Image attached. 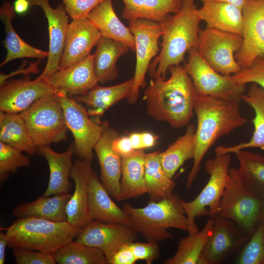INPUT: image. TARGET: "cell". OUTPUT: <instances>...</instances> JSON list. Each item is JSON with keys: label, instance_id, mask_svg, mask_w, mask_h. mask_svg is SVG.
<instances>
[{"label": "cell", "instance_id": "cell-1", "mask_svg": "<svg viewBox=\"0 0 264 264\" xmlns=\"http://www.w3.org/2000/svg\"><path fill=\"white\" fill-rule=\"evenodd\" d=\"M168 70L171 75L168 80L152 79L143 100L149 116L180 128L188 125L192 118L198 95L184 66H173Z\"/></svg>", "mask_w": 264, "mask_h": 264}, {"label": "cell", "instance_id": "cell-2", "mask_svg": "<svg viewBox=\"0 0 264 264\" xmlns=\"http://www.w3.org/2000/svg\"><path fill=\"white\" fill-rule=\"evenodd\" d=\"M241 101V98L197 96L194 106L197 117L195 151L193 165L187 179V189L191 188L198 176L202 159L214 143L247 122L240 111Z\"/></svg>", "mask_w": 264, "mask_h": 264}, {"label": "cell", "instance_id": "cell-3", "mask_svg": "<svg viewBox=\"0 0 264 264\" xmlns=\"http://www.w3.org/2000/svg\"><path fill=\"white\" fill-rule=\"evenodd\" d=\"M195 1L183 0L177 13L159 23L162 30L161 49L148 70L152 79H166L169 67L179 65L186 52L197 48L201 20Z\"/></svg>", "mask_w": 264, "mask_h": 264}, {"label": "cell", "instance_id": "cell-4", "mask_svg": "<svg viewBox=\"0 0 264 264\" xmlns=\"http://www.w3.org/2000/svg\"><path fill=\"white\" fill-rule=\"evenodd\" d=\"M181 200L173 193L159 201L150 200L144 207H135L125 203L122 208L129 215L131 227L137 234L147 242H159L174 237L169 228L188 232V219Z\"/></svg>", "mask_w": 264, "mask_h": 264}, {"label": "cell", "instance_id": "cell-5", "mask_svg": "<svg viewBox=\"0 0 264 264\" xmlns=\"http://www.w3.org/2000/svg\"><path fill=\"white\" fill-rule=\"evenodd\" d=\"M8 246L54 254L75 238L79 229L67 221L20 218L6 229Z\"/></svg>", "mask_w": 264, "mask_h": 264}, {"label": "cell", "instance_id": "cell-6", "mask_svg": "<svg viewBox=\"0 0 264 264\" xmlns=\"http://www.w3.org/2000/svg\"><path fill=\"white\" fill-rule=\"evenodd\" d=\"M228 172L227 182L219 206L218 216L234 222L250 238L261 222L264 200L246 187L238 168H229Z\"/></svg>", "mask_w": 264, "mask_h": 264}, {"label": "cell", "instance_id": "cell-7", "mask_svg": "<svg viewBox=\"0 0 264 264\" xmlns=\"http://www.w3.org/2000/svg\"><path fill=\"white\" fill-rule=\"evenodd\" d=\"M230 162L229 153L216 154L215 157L206 161L205 170L209 175L207 183L193 200H181L188 219V233L199 231L195 223L196 218L209 216L214 219L218 216L220 202L228 178Z\"/></svg>", "mask_w": 264, "mask_h": 264}, {"label": "cell", "instance_id": "cell-8", "mask_svg": "<svg viewBox=\"0 0 264 264\" xmlns=\"http://www.w3.org/2000/svg\"><path fill=\"white\" fill-rule=\"evenodd\" d=\"M20 113L38 148L66 139L68 128L56 92L38 99Z\"/></svg>", "mask_w": 264, "mask_h": 264}, {"label": "cell", "instance_id": "cell-9", "mask_svg": "<svg viewBox=\"0 0 264 264\" xmlns=\"http://www.w3.org/2000/svg\"><path fill=\"white\" fill-rule=\"evenodd\" d=\"M242 43L241 36L212 28L200 29L197 51L213 69L231 75L242 69L235 55Z\"/></svg>", "mask_w": 264, "mask_h": 264}, {"label": "cell", "instance_id": "cell-10", "mask_svg": "<svg viewBox=\"0 0 264 264\" xmlns=\"http://www.w3.org/2000/svg\"><path fill=\"white\" fill-rule=\"evenodd\" d=\"M62 107L65 120L74 139L75 154L91 161L95 145L104 130V123L92 120L83 104L61 92H56Z\"/></svg>", "mask_w": 264, "mask_h": 264}, {"label": "cell", "instance_id": "cell-11", "mask_svg": "<svg viewBox=\"0 0 264 264\" xmlns=\"http://www.w3.org/2000/svg\"><path fill=\"white\" fill-rule=\"evenodd\" d=\"M184 67L190 76L198 96H208L223 99L241 98L245 85L235 81L231 75L220 73L209 66L199 55L197 48L188 51Z\"/></svg>", "mask_w": 264, "mask_h": 264}, {"label": "cell", "instance_id": "cell-12", "mask_svg": "<svg viewBox=\"0 0 264 264\" xmlns=\"http://www.w3.org/2000/svg\"><path fill=\"white\" fill-rule=\"evenodd\" d=\"M128 27L134 38L136 64L133 87L128 99L130 103L134 104L140 88L146 86L145 76L151 61L160 51L158 40L162 30L158 22L147 19L129 20Z\"/></svg>", "mask_w": 264, "mask_h": 264}, {"label": "cell", "instance_id": "cell-13", "mask_svg": "<svg viewBox=\"0 0 264 264\" xmlns=\"http://www.w3.org/2000/svg\"><path fill=\"white\" fill-rule=\"evenodd\" d=\"M137 235L129 225L92 220L78 230L75 239L79 243L101 250L110 264L114 254L125 244L134 241Z\"/></svg>", "mask_w": 264, "mask_h": 264}, {"label": "cell", "instance_id": "cell-14", "mask_svg": "<svg viewBox=\"0 0 264 264\" xmlns=\"http://www.w3.org/2000/svg\"><path fill=\"white\" fill-rule=\"evenodd\" d=\"M242 11V43L235 58L246 68L257 58L264 60V0H246Z\"/></svg>", "mask_w": 264, "mask_h": 264}, {"label": "cell", "instance_id": "cell-15", "mask_svg": "<svg viewBox=\"0 0 264 264\" xmlns=\"http://www.w3.org/2000/svg\"><path fill=\"white\" fill-rule=\"evenodd\" d=\"M198 264L223 263L249 238L230 220L217 216Z\"/></svg>", "mask_w": 264, "mask_h": 264}, {"label": "cell", "instance_id": "cell-16", "mask_svg": "<svg viewBox=\"0 0 264 264\" xmlns=\"http://www.w3.org/2000/svg\"><path fill=\"white\" fill-rule=\"evenodd\" d=\"M31 6H38L44 12L48 22L49 50L47 63L41 75L37 78L46 81L59 69L69 23L68 15L63 3L53 8L49 0H29Z\"/></svg>", "mask_w": 264, "mask_h": 264}, {"label": "cell", "instance_id": "cell-17", "mask_svg": "<svg viewBox=\"0 0 264 264\" xmlns=\"http://www.w3.org/2000/svg\"><path fill=\"white\" fill-rule=\"evenodd\" d=\"M0 88V110L21 113L38 99L55 92L46 81L38 79L6 81Z\"/></svg>", "mask_w": 264, "mask_h": 264}, {"label": "cell", "instance_id": "cell-18", "mask_svg": "<svg viewBox=\"0 0 264 264\" xmlns=\"http://www.w3.org/2000/svg\"><path fill=\"white\" fill-rule=\"evenodd\" d=\"M103 123L104 130L94 148L100 168L99 179L111 197L117 201H121L120 184L122 157L112 147L113 140L119 134L107 122Z\"/></svg>", "mask_w": 264, "mask_h": 264}, {"label": "cell", "instance_id": "cell-19", "mask_svg": "<svg viewBox=\"0 0 264 264\" xmlns=\"http://www.w3.org/2000/svg\"><path fill=\"white\" fill-rule=\"evenodd\" d=\"M55 92L79 96L98 84L93 65V54L63 69H59L46 81Z\"/></svg>", "mask_w": 264, "mask_h": 264}, {"label": "cell", "instance_id": "cell-20", "mask_svg": "<svg viewBox=\"0 0 264 264\" xmlns=\"http://www.w3.org/2000/svg\"><path fill=\"white\" fill-rule=\"evenodd\" d=\"M101 37L88 18L72 20L68 25L59 69H65L88 56Z\"/></svg>", "mask_w": 264, "mask_h": 264}, {"label": "cell", "instance_id": "cell-21", "mask_svg": "<svg viewBox=\"0 0 264 264\" xmlns=\"http://www.w3.org/2000/svg\"><path fill=\"white\" fill-rule=\"evenodd\" d=\"M91 161L78 158L73 163L70 177L75 189L66 206L67 221L79 230L90 220L88 210V188L94 171Z\"/></svg>", "mask_w": 264, "mask_h": 264}, {"label": "cell", "instance_id": "cell-22", "mask_svg": "<svg viewBox=\"0 0 264 264\" xmlns=\"http://www.w3.org/2000/svg\"><path fill=\"white\" fill-rule=\"evenodd\" d=\"M38 153L46 159L49 170L48 184L43 195L69 193L71 188L69 177L73 165L72 157L75 154L74 141L62 153L55 152L50 145L38 148Z\"/></svg>", "mask_w": 264, "mask_h": 264}, {"label": "cell", "instance_id": "cell-23", "mask_svg": "<svg viewBox=\"0 0 264 264\" xmlns=\"http://www.w3.org/2000/svg\"><path fill=\"white\" fill-rule=\"evenodd\" d=\"M94 170L90 177L88 196V210L90 220L118 222L131 227L129 215L111 198Z\"/></svg>", "mask_w": 264, "mask_h": 264}, {"label": "cell", "instance_id": "cell-24", "mask_svg": "<svg viewBox=\"0 0 264 264\" xmlns=\"http://www.w3.org/2000/svg\"><path fill=\"white\" fill-rule=\"evenodd\" d=\"M202 7L198 14L206 24L212 28L242 36L243 17L242 11L238 7L225 2L211 0H200Z\"/></svg>", "mask_w": 264, "mask_h": 264}, {"label": "cell", "instance_id": "cell-25", "mask_svg": "<svg viewBox=\"0 0 264 264\" xmlns=\"http://www.w3.org/2000/svg\"><path fill=\"white\" fill-rule=\"evenodd\" d=\"M102 36L120 42L135 51L133 34L116 14L112 0H105L93 9L87 17Z\"/></svg>", "mask_w": 264, "mask_h": 264}, {"label": "cell", "instance_id": "cell-26", "mask_svg": "<svg viewBox=\"0 0 264 264\" xmlns=\"http://www.w3.org/2000/svg\"><path fill=\"white\" fill-rule=\"evenodd\" d=\"M15 14L13 6L10 3L5 1L2 3L0 8V19L4 25L5 38L4 45L6 55L0 64V67L17 59L31 58L42 60L48 56V52L29 44L16 32L12 23Z\"/></svg>", "mask_w": 264, "mask_h": 264}, {"label": "cell", "instance_id": "cell-27", "mask_svg": "<svg viewBox=\"0 0 264 264\" xmlns=\"http://www.w3.org/2000/svg\"><path fill=\"white\" fill-rule=\"evenodd\" d=\"M71 196L69 193L43 195L32 202L18 205L12 214L18 218L31 217L53 221H67L66 206Z\"/></svg>", "mask_w": 264, "mask_h": 264}, {"label": "cell", "instance_id": "cell-28", "mask_svg": "<svg viewBox=\"0 0 264 264\" xmlns=\"http://www.w3.org/2000/svg\"><path fill=\"white\" fill-rule=\"evenodd\" d=\"M133 84V78L117 85L102 87L97 84L84 94L75 96V99L86 105L89 116H102L111 106L130 97Z\"/></svg>", "mask_w": 264, "mask_h": 264}, {"label": "cell", "instance_id": "cell-29", "mask_svg": "<svg viewBox=\"0 0 264 264\" xmlns=\"http://www.w3.org/2000/svg\"><path fill=\"white\" fill-rule=\"evenodd\" d=\"M241 99L249 105L255 112L252 120L254 131L251 139L247 142L226 147L220 146L215 149L216 154L234 153L246 148H260L264 150V90L252 83L246 94H242Z\"/></svg>", "mask_w": 264, "mask_h": 264}, {"label": "cell", "instance_id": "cell-30", "mask_svg": "<svg viewBox=\"0 0 264 264\" xmlns=\"http://www.w3.org/2000/svg\"><path fill=\"white\" fill-rule=\"evenodd\" d=\"M144 150H135L122 157L120 193L122 200L138 198L147 193L145 181Z\"/></svg>", "mask_w": 264, "mask_h": 264}, {"label": "cell", "instance_id": "cell-31", "mask_svg": "<svg viewBox=\"0 0 264 264\" xmlns=\"http://www.w3.org/2000/svg\"><path fill=\"white\" fill-rule=\"evenodd\" d=\"M131 49L126 44L102 36L93 54V65L99 84L114 80L118 76L116 63Z\"/></svg>", "mask_w": 264, "mask_h": 264}, {"label": "cell", "instance_id": "cell-32", "mask_svg": "<svg viewBox=\"0 0 264 264\" xmlns=\"http://www.w3.org/2000/svg\"><path fill=\"white\" fill-rule=\"evenodd\" d=\"M124 19H147L161 22L171 14L180 9L183 0H121Z\"/></svg>", "mask_w": 264, "mask_h": 264}, {"label": "cell", "instance_id": "cell-33", "mask_svg": "<svg viewBox=\"0 0 264 264\" xmlns=\"http://www.w3.org/2000/svg\"><path fill=\"white\" fill-rule=\"evenodd\" d=\"M0 142L30 155L38 153V148L20 113H8L0 111Z\"/></svg>", "mask_w": 264, "mask_h": 264}, {"label": "cell", "instance_id": "cell-34", "mask_svg": "<svg viewBox=\"0 0 264 264\" xmlns=\"http://www.w3.org/2000/svg\"><path fill=\"white\" fill-rule=\"evenodd\" d=\"M196 127L188 125L184 134L179 136L168 148L159 153V159L167 174L172 178L179 168L187 160L193 158L195 151Z\"/></svg>", "mask_w": 264, "mask_h": 264}, {"label": "cell", "instance_id": "cell-35", "mask_svg": "<svg viewBox=\"0 0 264 264\" xmlns=\"http://www.w3.org/2000/svg\"><path fill=\"white\" fill-rule=\"evenodd\" d=\"M158 151L146 154L145 181L150 200L159 201L173 193L176 183L165 172L161 164Z\"/></svg>", "mask_w": 264, "mask_h": 264}, {"label": "cell", "instance_id": "cell-36", "mask_svg": "<svg viewBox=\"0 0 264 264\" xmlns=\"http://www.w3.org/2000/svg\"><path fill=\"white\" fill-rule=\"evenodd\" d=\"M239 163V175L246 187L264 200V156L258 153L238 150L234 153Z\"/></svg>", "mask_w": 264, "mask_h": 264}, {"label": "cell", "instance_id": "cell-37", "mask_svg": "<svg viewBox=\"0 0 264 264\" xmlns=\"http://www.w3.org/2000/svg\"><path fill=\"white\" fill-rule=\"evenodd\" d=\"M214 224L210 218L203 228L195 233L189 234L178 242L177 250L165 264H198V260Z\"/></svg>", "mask_w": 264, "mask_h": 264}, {"label": "cell", "instance_id": "cell-38", "mask_svg": "<svg viewBox=\"0 0 264 264\" xmlns=\"http://www.w3.org/2000/svg\"><path fill=\"white\" fill-rule=\"evenodd\" d=\"M53 255L58 264H108L101 250L73 240L61 246Z\"/></svg>", "mask_w": 264, "mask_h": 264}, {"label": "cell", "instance_id": "cell-39", "mask_svg": "<svg viewBox=\"0 0 264 264\" xmlns=\"http://www.w3.org/2000/svg\"><path fill=\"white\" fill-rule=\"evenodd\" d=\"M160 250L158 242H129L122 247L113 256L110 264H134L137 261H144L152 264L159 258Z\"/></svg>", "mask_w": 264, "mask_h": 264}, {"label": "cell", "instance_id": "cell-40", "mask_svg": "<svg viewBox=\"0 0 264 264\" xmlns=\"http://www.w3.org/2000/svg\"><path fill=\"white\" fill-rule=\"evenodd\" d=\"M236 260L238 264H264V222L258 225Z\"/></svg>", "mask_w": 264, "mask_h": 264}, {"label": "cell", "instance_id": "cell-41", "mask_svg": "<svg viewBox=\"0 0 264 264\" xmlns=\"http://www.w3.org/2000/svg\"><path fill=\"white\" fill-rule=\"evenodd\" d=\"M22 151L0 142V181L1 183L18 169L29 166V157Z\"/></svg>", "mask_w": 264, "mask_h": 264}, {"label": "cell", "instance_id": "cell-42", "mask_svg": "<svg viewBox=\"0 0 264 264\" xmlns=\"http://www.w3.org/2000/svg\"><path fill=\"white\" fill-rule=\"evenodd\" d=\"M232 77L241 84L255 83L264 90V60L257 58L249 67L242 68Z\"/></svg>", "mask_w": 264, "mask_h": 264}, {"label": "cell", "instance_id": "cell-43", "mask_svg": "<svg viewBox=\"0 0 264 264\" xmlns=\"http://www.w3.org/2000/svg\"><path fill=\"white\" fill-rule=\"evenodd\" d=\"M12 254L17 264H55L54 255L30 249L13 248Z\"/></svg>", "mask_w": 264, "mask_h": 264}, {"label": "cell", "instance_id": "cell-44", "mask_svg": "<svg viewBox=\"0 0 264 264\" xmlns=\"http://www.w3.org/2000/svg\"><path fill=\"white\" fill-rule=\"evenodd\" d=\"M72 20L88 17L90 12L105 0H61Z\"/></svg>", "mask_w": 264, "mask_h": 264}, {"label": "cell", "instance_id": "cell-45", "mask_svg": "<svg viewBox=\"0 0 264 264\" xmlns=\"http://www.w3.org/2000/svg\"><path fill=\"white\" fill-rule=\"evenodd\" d=\"M113 150L121 157L130 154L135 151L129 136H118L112 143Z\"/></svg>", "mask_w": 264, "mask_h": 264}, {"label": "cell", "instance_id": "cell-46", "mask_svg": "<svg viewBox=\"0 0 264 264\" xmlns=\"http://www.w3.org/2000/svg\"><path fill=\"white\" fill-rule=\"evenodd\" d=\"M40 62V60L34 63H30L27 67H25L26 63L22 64L18 69L16 70L10 74H5L1 73L0 75V85L3 84L7 80L13 76L20 74H28L30 73L36 74L39 72L38 65Z\"/></svg>", "mask_w": 264, "mask_h": 264}, {"label": "cell", "instance_id": "cell-47", "mask_svg": "<svg viewBox=\"0 0 264 264\" xmlns=\"http://www.w3.org/2000/svg\"><path fill=\"white\" fill-rule=\"evenodd\" d=\"M140 134L143 149L154 146L158 138L157 135L149 132H142Z\"/></svg>", "mask_w": 264, "mask_h": 264}, {"label": "cell", "instance_id": "cell-48", "mask_svg": "<svg viewBox=\"0 0 264 264\" xmlns=\"http://www.w3.org/2000/svg\"><path fill=\"white\" fill-rule=\"evenodd\" d=\"M30 6L29 0H16L13 5L15 13L19 15L26 13Z\"/></svg>", "mask_w": 264, "mask_h": 264}, {"label": "cell", "instance_id": "cell-49", "mask_svg": "<svg viewBox=\"0 0 264 264\" xmlns=\"http://www.w3.org/2000/svg\"><path fill=\"white\" fill-rule=\"evenodd\" d=\"M8 246V237L5 233L0 232V264H3L5 260V250Z\"/></svg>", "mask_w": 264, "mask_h": 264}, {"label": "cell", "instance_id": "cell-50", "mask_svg": "<svg viewBox=\"0 0 264 264\" xmlns=\"http://www.w3.org/2000/svg\"><path fill=\"white\" fill-rule=\"evenodd\" d=\"M132 146L135 150H144L142 148L140 132H132L129 135Z\"/></svg>", "mask_w": 264, "mask_h": 264}, {"label": "cell", "instance_id": "cell-51", "mask_svg": "<svg viewBox=\"0 0 264 264\" xmlns=\"http://www.w3.org/2000/svg\"><path fill=\"white\" fill-rule=\"evenodd\" d=\"M216 2H221L230 3L234 5L242 10L243 7L246 0H211Z\"/></svg>", "mask_w": 264, "mask_h": 264}, {"label": "cell", "instance_id": "cell-52", "mask_svg": "<svg viewBox=\"0 0 264 264\" xmlns=\"http://www.w3.org/2000/svg\"><path fill=\"white\" fill-rule=\"evenodd\" d=\"M261 221L264 222V200L261 212Z\"/></svg>", "mask_w": 264, "mask_h": 264}, {"label": "cell", "instance_id": "cell-53", "mask_svg": "<svg viewBox=\"0 0 264 264\" xmlns=\"http://www.w3.org/2000/svg\"></svg>", "mask_w": 264, "mask_h": 264}]
</instances>
